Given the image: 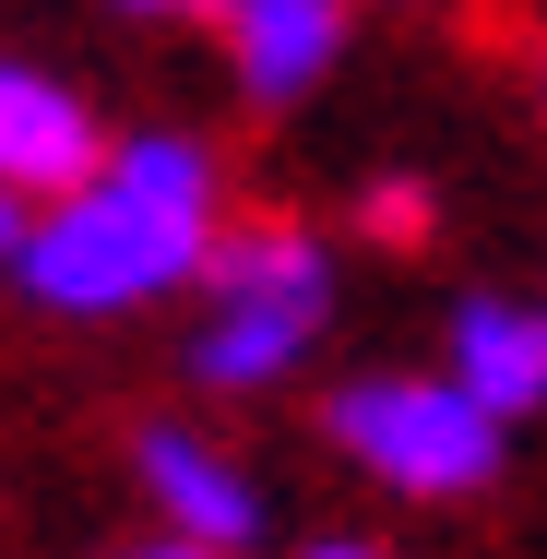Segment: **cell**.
<instances>
[{
    "mask_svg": "<svg viewBox=\"0 0 547 559\" xmlns=\"http://www.w3.org/2000/svg\"><path fill=\"white\" fill-rule=\"evenodd\" d=\"M226 226H238L226 215V155L203 131L155 119V131H119L72 191H48L24 215L12 286L48 322H131V310L191 298L215 274Z\"/></svg>",
    "mask_w": 547,
    "mask_h": 559,
    "instance_id": "cell-1",
    "label": "cell"
},
{
    "mask_svg": "<svg viewBox=\"0 0 547 559\" xmlns=\"http://www.w3.org/2000/svg\"><path fill=\"white\" fill-rule=\"evenodd\" d=\"M333 334V238L298 215L226 226L203 310H191V381L203 393H286Z\"/></svg>",
    "mask_w": 547,
    "mask_h": 559,
    "instance_id": "cell-2",
    "label": "cell"
},
{
    "mask_svg": "<svg viewBox=\"0 0 547 559\" xmlns=\"http://www.w3.org/2000/svg\"><path fill=\"white\" fill-rule=\"evenodd\" d=\"M322 441L393 500H476L512 452V417H488L452 369H357L322 393Z\"/></svg>",
    "mask_w": 547,
    "mask_h": 559,
    "instance_id": "cell-3",
    "label": "cell"
},
{
    "mask_svg": "<svg viewBox=\"0 0 547 559\" xmlns=\"http://www.w3.org/2000/svg\"><path fill=\"white\" fill-rule=\"evenodd\" d=\"M131 488H143V512H155L167 536H191V548L250 559L262 536H274V488H262V464L226 452L215 429H191V417H143V429H131Z\"/></svg>",
    "mask_w": 547,
    "mask_h": 559,
    "instance_id": "cell-4",
    "label": "cell"
},
{
    "mask_svg": "<svg viewBox=\"0 0 547 559\" xmlns=\"http://www.w3.org/2000/svg\"><path fill=\"white\" fill-rule=\"evenodd\" d=\"M440 369L488 405V417H547V286L512 298V286H464L452 322H440Z\"/></svg>",
    "mask_w": 547,
    "mask_h": 559,
    "instance_id": "cell-5",
    "label": "cell"
},
{
    "mask_svg": "<svg viewBox=\"0 0 547 559\" xmlns=\"http://www.w3.org/2000/svg\"><path fill=\"white\" fill-rule=\"evenodd\" d=\"M215 36H226V84L250 108H298L345 60L357 36V0H215Z\"/></svg>",
    "mask_w": 547,
    "mask_h": 559,
    "instance_id": "cell-6",
    "label": "cell"
},
{
    "mask_svg": "<svg viewBox=\"0 0 547 559\" xmlns=\"http://www.w3.org/2000/svg\"><path fill=\"white\" fill-rule=\"evenodd\" d=\"M108 143H119V131H96L84 84H60V72H36V60H0V179H12L24 203L72 191Z\"/></svg>",
    "mask_w": 547,
    "mask_h": 559,
    "instance_id": "cell-7",
    "label": "cell"
},
{
    "mask_svg": "<svg viewBox=\"0 0 547 559\" xmlns=\"http://www.w3.org/2000/svg\"><path fill=\"white\" fill-rule=\"evenodd\" d=\"M429 179H369V191H357V226H369V238H381V250H417V238H429Z\"/></svg>",
    "mask_w": 547,
    "mask_h": 559,
    "instance_id": "cell-8",
    "label": "cell"
},
{
    "mask_svg": "<svg viewBox=\"0 0 547 559\" xmlns=\"http://www.w3.org/2000/svg\"><path fill=\"white\" fill-rule=\"evenodd\" d=\"M286 559H393L381 536H357V524H322V536H298Z\"/></svg>",
    "mask_w": 547,
    "mask_h": 559,
    "instance_id": "cell-9",
    "label": "cell"
},
{
    "mask_svg": "<svg viewBox=\"0 0 547 559\" xmlns=\"http://www.w3.org/2000/svg\"><path fill=\"white\" fill-rule=\"evenodd\" d=\"M108 559H226V548H191V536H167V524H155V536H131V548H108Z\"/></svg>",
    "mask_w": 547,
    "mask_h": 559,
    "instance_id": "cell-10",
    "label": "cell"
},
{
    "mask_svg": "<svg viewBox=\"0 0 547 559\" xmlns=\"http://www.w3.org/2000/svg\"><path fill=\"white\" fill-rule=\"evenodd\" d=\"M108 12H131V24H179V12H215V0H108Z\"/></svg>",
    "mask_w": 547,
    "mask_h": 559,
    "instance_id": "cell-11",
    "label": "cell"
},
{
    "mask_svg": "<svg viewBox=\"0 0 547 559\" xmlns=\"http://www.w3.org/2000/svg\"><path fill=\"white\" fill-rule=\"evenodd\" d=\"M24 215H36V203H24V191H12V179H0V262H12V250H24Z\"/></svg>",
    "mask_w": 547,
    "mask_h": 559,
    "instance_id": "cell-12",
    "label": "cell"
},
{
    "mask_svg": "<svg viewBox=\"0 0 547 559\" xmlns=\"http://www.w3.org/2000/svg\"><path fill=\"white\" fill-rule=\"evenodd\" d=\"M536 96H547V72H536Z\"/></svg>",
    "mask_w": 547,
    "mask_h": 559,
    "instance_id": "cell-13",
    "label": "cell"
}]
</instances>
